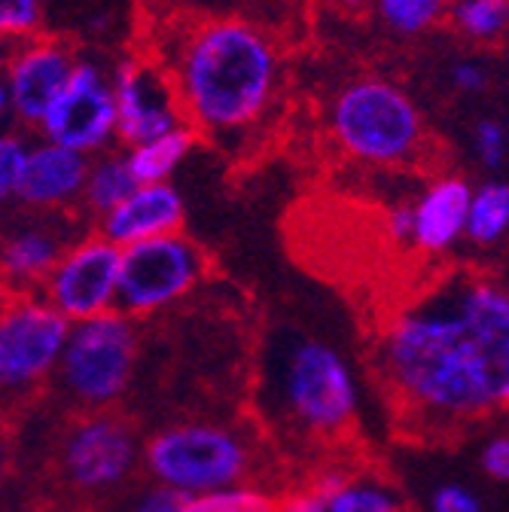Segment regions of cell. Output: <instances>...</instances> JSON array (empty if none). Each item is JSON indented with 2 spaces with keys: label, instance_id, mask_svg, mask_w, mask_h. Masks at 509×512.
<instances>
[{
  "label": "cell",
  "instance_id": "6da1fadb",
  "mask_svg": "<svg viewBox=\"0 0 509 512\" xmlns=\"http://www.w3.org/2000/svg\"><path fill=\"white\" fill-rule=\"evenodd\" d=\"M378 375L418 430H467L509 403V296L458 278L403 308L375 351Z\"/></svg>",
  "mask_w": 509,
  "mask_h": 512
},
{
  "label": "cell",
  "instance_id": "7a4b0ae2",
  "mask_svg": "<svg viewBox=\"0 0 509 512\" xmlns=\"http://www.w3.org/2000/svg\"><path fill=\"white\" fill-rule=\"evenodd\" d=\"M171 77L183 122L196 135L229 138L266 119L281 55L275 40L244 19H202L183 25L171 49L156 58Z\"/></svg>",
  "mask_w": 509,
  "mask_h": 512
},
{
  "label": "cell",
  "instance_id": "3957f363",
  "mask_svg": "<svg viewBox=\"0 0 509 512\" xmlns=\"http://www.w3.org/2000/svg\"><path fill=\"white\" fill-rule=\"evenodd\" d=\"M330 135L360 165L397 168L421 156L424 116L412 95L385 77L348 80L330 104Z\"/></svg>",
  "mask_w": 509,
  "mask_h": 512
},
{
  "label": "cell",
  "instance_id": "277c9868",
  "mask_svg": "<svg viewBox=\"0 0 509 512\" xmlns=\"http://www.w3.org/2000/svg\"><path fill=\"white\" fill-rule=\"evenodd\" d=\"M275 406L308 436H339L357 418L360 384L345 354L324 342L299 336L278 351Z\"/></svg>",
  "mask_w": 509,
  "mask_h": 512
},
{
  "label": "cell",
  "instance_id": "5b68a950",
  "mask_svg": "<svg viewBox=\"0 0 509 512\" xmlns=\"http://www.w3.org/2000/svg\"><path fill=\"white\" fill-rule=\"evenodd\" d=\"M141 461L156 485L183 497L241 485L250 470L247 442L235 430L208 421L159 430L141 448Z\"/></svg>",
  "mask_w": 509,
  "mask_h": 512
},
{
  "label": "cell",
  "instance_id": "8992f818",
  "mask_svg": "<svg viewBox=\"0 0 509 512\" xmlns=\"http://www.w3.org/2000/svg\"><path fill=\"white\" fill-rule=\"evenodd\" d=\"M135 363L138 330L132 317L110 311L68 327L55 372L61 378V388L80 406L104 409L129 391Z\"/></svg>",
  "mask_w": 509,
  "mask_h": 512
},
{
  "label": "cell",
  "instance_id": "52a82bcc",
  "mask_svg": "<svg viewBox=\"0 0 509 512\" xmlns=\"http://www.w3.org/2000/svg\"><path fill=\"white\" fill-rule=\"evenodd\" d=\"M202 275L205 253L183 232L119 247L116 311L125 317H153L193 293Z\"/></svg>",
  "mask_w": 509,
  "mask_h": 512
},
{
  "label": "cell",
  "instance_id": "ba28073f",
  "mask_svg": "<svg viewBox=\"0 0 509 512\" xmlns=\"http://www.w3.org/2000/svg\"><path fill=\"white\" fill-rule=\"evenodd\" d=\"M37 132L46 144L68 147L83 156L107 153L116 141L113 68L92 52H77L74 71L40 119Z\"/></svg>",
  "mask_w": 509,
  "mask_h": 512
},
{
  "label": "cell",
  "instance_id": "9c48e42d",
  "mask_svg": "<svg viewBox=\"0 0 509 512\" xmlns=\"http://www.w3.org/2000/svg\"><path fill=\"white\" fill-rule=\"evenodd\" d=\"M68 327L40 296H19L0 308V391H28L52 375Z\"/></svg>",
  "mask_w": 509,
  "mask_h": 512
},
{
  "label": "cell",
  "instance_id": "30bf717a",
  "mask_svg": "<svg viewBox=\"0 0 509 512\" xmlns=\"http://www.w3.org/2000/svg\"><path fill=\"white\" fill-rule=\"evenodd\" d=\"M119 247L101 235H89L58 256V263L40 284V299L55 308L68 324L116 311Z\"/></svg>",
  "mask_w": 509,
  "mask_h": 512
},
{
  "label": "cell",
  "instance_id": "8fae6325",
  "mask_svg": "<svg viewBox=\"0 0 509 512\" xmlns=\"http://www.w3.org/2000/svg\"><path fill=\"white\" fill-rule=\"evenodd\" d=\"M116 141L135 147L186 125L171 77L150 55H125L113 68Z\"/></svg>",
  "mask_w": 509,
  "mask_h": 512
},
{
  "label": "cell",
  "instance_id": "7c38bea8",
  "mask_svg": "<svg viewBox=\"0 0 509 512\" xmlns=\"http://www.w3.org/2000/svg\"><path fill=\"white\" fill-rule=\"evenodd\" d=\"M141 464V442L122 418L92 415L74 424L61 442V473L86 494L119 488Z\"/></svg>",
  "mask_w": 509,
  "mask_h": 512
},
{
  "label": "cell",
  "instance_id": "4fadbf2b",
  "mask_svg": "<svg viewBox=\"0 0 509 512\" xmlns=\"http://www.w3.org/2000/svg\"><path fill=\"white\" fill-rule=\"evenodd\" d=\"M77 52L68 40L58 37H31L25 43H16V49L7 58L4 68V86L10 95V113L37 128L58 92L65 89Z\"/></svg>",
  "mask_w": 509,
  "mask_h": 512
},
{
  "label": "cell",
  "instance_id": "5bb4252c",
  "mask_svg": "<svg viewBox=\"0 0 509 512\" xmlns=\"http://www.w3.org/2000/svg\"><path fill=\"white\" fill-rule=\"evenodd\" d=\"M89 159L92 156H83L68 147H55L46 141L34 147L28 144L13 199L37 211H55L80 202Z\"/></svg>",
  "mask_w": 509,
  "mask_h": 512
},
{
  "label": "cell",
  "instance_id": "9a60e30c",
  "mask_svg": "<svg viewBox=\"0 0 509 512\" xmlns=\"http://www.w3.org/2000/svg\"><path fill=\"white\" fill-rule=\"evenodd\" d=\"M183 214V196L171 183H144L135 186L113 211L98 217V235L113 247H129L180 232Z\"/></svg>",
  "mask_w": 509,
  "mask_h": 512
},
{
  "label": "cell",
  "instance_id": "2e32d148",
  "mask_svg": "<svg viewBox=\"0 0 509 512\" xmlns=\"http://www.w3.org/2000/svg\"><path fill=\"white\" fill-rule=\"evenodd\" d=\"M470 192H473L470 180L458 174H442L433 183H427L412 202L409 244L427 256L449 253L464 238Z\"/></svg>",
  "mask_w": 509,
  "mask_h": 512
},
{
  "label": "cell",
  "instance_id": "e0dca14e",
  "mask_svg": "<svg viewBox=\"0 0 509 512\" xmlns=\"http://www.w3.org/2000/svg\"><path fill=\"white\" fill-rule=\"evenodd\" d=\"M65 235L34 223L10 232L0 244V275H4L16 290H31L46 281L58 256L65 253Z\"/></svg>",
  "mask_w": 509,
  "mask_h": 512
},
{
  "label": "cell",
  "instance_id": "ac0fdd59",
  "mask_svg": "<svg viewBox=\"0 0 509 512\" xmlns=\"http://www.w3.org/2000/svg\"><path fill=\"white\" fill-rule=\"evenodd\" d=\"M199 135L189 125H180L168 135H159L153 141L135 144L129 147L125 156V165H129V174L135 177L138 186L144 183H168V177L177 171V165L193 153Z\"/></svg>",
  "mask_w": 509,
  "mask_h": 512
},
{
  "label": "cell",
  "instance_id": "d6986e66",
  "mask_svg": "<svg viewBox=\"0 0 509 512\" xmlns=\"http://www.w3.org/2000/svg\"><path fill=\"white\" fill-rule=\"evenodd\" d=\"M509 232V186L500 177L482 180L470 192V208L464 223V238L473 247H500Z\"/></svg>",
  "mask_w": 509,
  "mask_h": 512
},
{
  "label": "cell",
  "instance_id": "ffe728a7",
  "mask_svg": "<svg viewBox=\"0 0 509 512\" xmlns=\"http://www.w3.org/2000/svg\"><path fill=\"white\" fill-rule=\"evenodd\" d=\"M314 488L324 494L327 512H403L400 494L375 479H345L330 473Z\"/></svg>",
  "mask_w": 509,
  "mask_h": 512
},
{
  "label": "cell",
  "instance_id": "44dd1931",
  "mask_svg": "<svg viewBox=\"0 0 509 512\" xmlns=\"http://www.w3.org/2000/svg\"><path fill=\"white\" fill-rule=\"evenodd\" d=\"M135 186L138 183L129 174V165H125L122 153H98V156L89 159V171H86V180H83L80 202L98 220L107 211H113Z\"/></svg>",
  "mask_w": 509,
  "mask_h": 512
},
{
  "label": "cell",
  "instance_id": "7402d4cb",
  "mask_svg": "<svg viewBox=\"0 0 509 512\" xmlns=\"http://www.w3.org/2000/svg\"><path fill=\"white\" fill-rule=\"evenodd\" d=\"M445 19L470 43H497L509 25V0H449Z\"/></svg>",
  "mask_w": 509,
  "mask_h": 512
},
{
  "label": "cell",
  "instance_id": "603a6c76",
  "mask_svg": "<svg viewBox=\"0 0 509 512\" xmlns=\"http://www.w3.org/2000/svg\"><path fill=\"white\" fill-rule=\"evenodd\" d=\"M375 19L397 37H421L433 31L445 13L449 0H372Z\"/></svg>",
  "mask_w": 509,
  "mask_h": 512
},
{
  "label": "cell",
  "instance_id": "cb8c5ba5",
  "mask_svg": "<svg viewBox=\"0 0 509 512\" xmlns=\"http://www.w3.org/2000/svg\"><path fill=\"white\" fill-rule=\"evenodd\" d=\"M278 500L260 488L247 485H232V488H217L208 494L186 497L183 512H275Z\"/></svg>",
  "mask_w": 509,
  "mask_h": 512
},
{
  "label": "cell",
  "instance_id": "d4e9b609",
  "mask_svg": "<svg viewBox=\"0 0 509 512\" xmlns=\"http://www.w3.org/2000/svg\"><path fill=\"white\" fill-rule=\"evenodd\" d=\"M46 25V0H0V43H25Z\"/></svg>",
  "mask_w": 509,
  "mask_h": 512
},
{
  "label": "cell",
  "instance_id": "484cf974",
  "mask_svg": "<svg viewBox=\"0 0 509 512\" xmlns=\"http://www.w3.org/2000/svg\"><path fill=\"white\" fill-rule=\"evenodd\" d=\"M506 125L494 116H485L473 125V153L485 171H503L506 165Z\"/></svg>",
  "mask_w": 509,
  "mask_h": 512
},
{
  "label": "cell",
  "instance_id": "4316f807",
  "mask_svg": "<svg viewBox=\"0 0 509 512\" xmlns=\"http://www.w3.org/2000/svg\"><path fill=\"white\" fill-rule=\"evenodd\" d=\"M28 153V141L10 132H0V208L16 196L19 171Z\"/></svg>",
  "mask_w": 509,
  "mask_h": 512
},
{
  "label": "cell",
  "instance_id": "83f0119b",
  "mask_svg": "<svg viewBox=\"0 0 509 512\" xmlns=\"http://www.w3.org/2000/svg\"><path fill=\"white\" fill-rule=\"evenodd\" d=\"M427 512H485L479 494L461 482H442L433 488Z\"/></svg>",
  "mask_w": 509,
  "mask_h": 512
},
{
  "label": "cell",
  "instance_id": "f1b7e54d",
  "mask_svg": "<svg viewBox=\"0 0 509 512\" xmlns=\"http://www.w3.org/2000/svg\"><path fill=\"white\" fill-rule=\"evenodd\" d=\"M449 83L455 92L461 95H482L491 83V71L488 64L479 61V58H458L452 68H449Z\"/></svg>",
  "mask_w": 509,
  "mask_h": 512
},
{
  "label": "cell",
  "instance_id": "f546056e",
  "mask_svg": "<svg viewBox=\"0 0 509 512\" xmlns=\"http://www.w3.org/2000/svg\"><path fill=\"white\" fill-rule=\"evenodd\" d=\"M479 467L491 482H506L509 479V436L506 433H497L482 445Z\"/></svg>",
  "mask_w": 509,
  "mask_h": 512
},
{
  "label": "cell",
  "instance_id": "4dcf8cb0",
  "mask_svg": "<svg viewBox=\"0 0 509 512\" xmlns=\"http://www.w3.org/2000/svg\"><path fill=\"white\" fill-rule=\"evenodd\" d=\"M186 509V497L165 488V485H156L141 491L132 503V512H183Z\"/></svg>",
  "mask_w": 509,
  "mask_h": 512
},
{
  "label": "cell",
  "instance_id": "1f68e13d",
  "mask_svg": "<svg viewBox=\"0 0 509 512\" xmlns=\"http://www.w3.org/2000/svg\"><path fill=\"white\" fill-rule=\"evenodd\" d=\"M275 512H327L324 506V494L317 488H305L296 494H287L284 500H278Z\"/></svg>",
  "mask_w": 509,
  "mask_h": 512
},
{
  "label": "cell",
  "instance_id": "d6a6232c",
  "mask_svg": "<svg viewBox=\"0 0 509 512\" xmlns=\"http://www.w3.org/2000/svg\"><path fill=\"white\" fill-rule=\"evenodd\" d=\"M388 232H391L394 241L409 244V235H412V202L394 205L388 211Z\"/></svg>",
  "mask_w": 509,
  "mask_h": 512
},
{
  "label": "cell",
  "instance_id": "836d02e7",
  "mask_svg": "<svg viewBox=\"0 0 509 512\" xmlns=\"http://www.w3.org/2000/svg\"><path fill=\"white\" fill-rule=\"evenodd\" d=\"M330 4L342 13H363V10H369L372 0H330Z\"/></svg>",
  "mask_w": 509,
  "mask_h": 512
},
{
  "label": "cell",
  "instance_id": "e575fe53",
  "mask_svg": "<svg viewBox=\"0 0 509 512\" xmlns=\"http://www.w3.org/2000/svg\"><path fill=\"white\" fill-rule=\"evenodd\" d=\"M13 116L10 113V95H7V86H4V77H0V125H4V119Z\"/></svg>",
  "mask_w": 509,
  "mask_h": 512
},
{
  "label": "cell",
  "instance_id": "d590c367",
  "mask_svg": "<svg viewBox=\"0 0 509 512\" xmlns=\"http://www.w3.org/2000/svg\"><path fill=\"white\" fill-rule=\"evenodd\" d=\"M7 476V448H4V439H0V482Z\"/></svg>",
  "mask_w": 509,
  "mask_h": 512
}]
</instances>
